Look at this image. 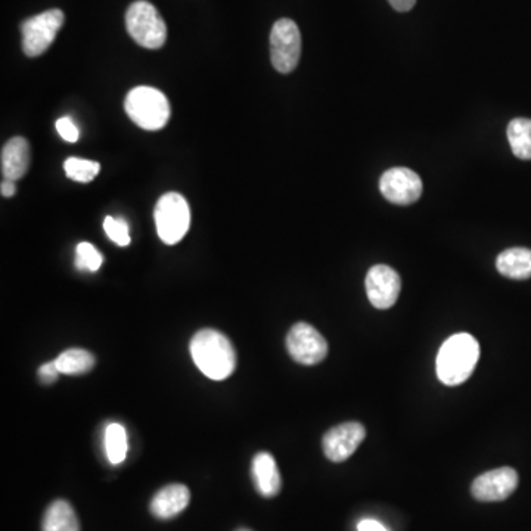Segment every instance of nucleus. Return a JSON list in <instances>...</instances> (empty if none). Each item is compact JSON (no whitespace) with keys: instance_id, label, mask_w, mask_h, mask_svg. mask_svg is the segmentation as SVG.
<instances>
[{"instance_id":"1","label":"nucleus","mask_w":531,"mask_h":531,"mask_svg":"<svg viewBox=\"0 0 531 531\" xmlns=\"http://www.w3.org/2000/svg\"><path fill=\"white\" fill-rule=\"evenodd\" d=\"M189 350L195 365L210 380L223 381L234 374V344L222 332L216 329H201L192 337Z\"/></svg>"},{"instance_id":"2","label":"nucleus","mask_w":531,"mask_h":531,"mask_svg":"<svg viewBox=\"0 0 531 531\" xmlns=\"http://www.w3.org/2000/svg\"><path fill=\"white\" fill-rule=\"evenodd\" d=\"M480 359V344L467 332L452 335L437 354V377L449 387L464 384Z\"/></svg>"},{"instance_id":"3","label":"nucleus","mask_w":531,"mask_h":531,"mask_svg":"<svg viewBox=\"0 0 531 531\" xmlns=\"http://www.w3.org/2000/svg\"><path fill=\"white\" fill-rule=\"evenodd\" d=\"M124 110L133 123L151 132L163 129L172 114L167 96L151 86H138L130 90L124 101Z\"/></svg>"},{"instance_id":"4","label":"nucleus","mask_w":531,"mask_h":531,"mask_svg":"<svg viewBox=\"0 0 531 531\" xmlns=\"http://www.w3.org/2000/svg\"><path fill=\"white\" fill-rule=\"evenodd\" d=\"M126 29L142 48L160 49L167 40V26L152 3L136 0L126 12Z\"/></svg>"},{"instance_id":"5","label":"nucleus","mask_w":531,"mask_h":531,"mask_svg":"<svg viewBox=\"0 0 531 531\" xmlns=\"http://www.w3.org/2000/svg\"><path fill=\"white\" fill-rule=\"evenodd\" d=\"M158 236L167 245L182 241L191 225V210L182 195L169 192L157 201L154 210Z\"/></svg>"},{"instance_id":"6","label":"nucleus","mask_w":531,"mask_h":531,"mask_svg":"<svg viewBox=\"0 0 531 531\" xmlns=\"http://www.w3.org/2000/svg\"><path fill=\"white\" fill-rule=\"evenodd\" d=\"M301 57V34L290 18H282L270 31V59L273 67L282 74L293 73Z\"/></svg>"},{"instance_id":"7","label":"nucleus","mask_w":531,"mask_h":531,"mask_svg":"<svg viewBox=\"0 0 531 531\" xmlns=\"http://www.w3.org/2000/svg\"><path fill=\"white\" fill-rule=\"evenodd\" d=\"M64 21L65 15L61 9H49L24 21L21 24L24 54L30 58L45 54L64 26Z\"/></svg>"},{"instance_id":"8","label":"nucleus","mask_w":531,"mask_h":531,"mask_svg":"<svg viewBox=\"0 0 531 531\" xmlns=\"http://www.w3.org/2000/svg\"><path fill=\"white\" fill-rule=\"evenodd\" d=\"M287 350L295 362L313 366L328 356V343L318 329L306 322H298L288 332Z\"/></svg>"},{"instance_id":"9","label":"nucleus","mask_w":531,"mask_h":531,"mask_svg":"<svg viewBox=\"0 0 531 531\" xmlns=\"http://www.w3.org/2000/svg\"><path fill=\"white\" fill-rule=\"evenodd\" d=\"M380 191L390 203L411 206L421 198L422 180L411 169L394 167L381 176Z\"/></svg>"},{"instance_id":"10","label":"nucleus","mask_w":531,"mask_h":531,"mask_svg":"<svg viewBox=\"0 0 531 531\" xmlns=\"http://www.w3.org/2000/svg\"><path fill=\"white\" fill-rule=\"evenodd\" d=\"M518 481V472L509 467L487 471L475 478L471 495L475 501L502 502L517 490Z\"/></svg>"},{"instance_id":"11","label":"nucleus","mask_w":531,"mask_h":531,"mask_svg":"<svg viewBox=\"0 0 531 531\" xmlns=\"http://www.w3.org/2000/svg\"><path fill=\"white\" fill-rule=\"evenodd\" d=\"M366 294L375 309L387 310L399 300L402 281L390 266L377 265L369 269L365 281Z\"/></svg>"},{"instance_id":"12","label":"nucleus","mask_w":531,"mask_h":531,"mask_svg":"<svg viewBox=\"0 0 531 531\" xmlns=\"http://www.w3.org/2000/svg\"><path fill=\"white\" fill-rule=\"evenodd\" d=\"M365 437L366 430L360 422H344L331 428L322 440L326 458L335 464L347 461Z\"/></svg>"},{"instance_id":"13","label":"nucleus","mask_w":531,"mask_h":531,"mask_svg":"<svg viewBox=\"0 0 531 531\" xmlns=\"http://www.w3.org/2000/svg\"><path fill=\"white\" fill-rule=\"evenodd\" d=\"M189 502H191V492L188 487L183 484H169L160 492L155 493L149 509L154 517L160 520H170L185 511Z\"/></svg>"},{"instance_id":"14","label":"nucleus","mask_w":531,"mask_h":531,"mask_svg":"<svg viewBox=\"0 0 531 531\" xmlns=\"http://www.w3.org/2000/svg\"><path fill=\"white\" fill-rule=\"evenodd\" d=\"M251 472H253L254 486L263 498H275L279 495L282 478L275 458L270 453H257L253 459Z\"/></svg>"},{"instance_id":"15","label":"nucleus","mask_w":531,"mask_h":531,"mask_svg":"<svg viewBox=\"0 0 531 531\" xmlns=\"http://www.w3.org/2000/svg\"><path fill=\"white\" fill-rule=\"evenodd\" d=\"M2 175L5 179H23L30 167V145L26 139L17 136L9 139L2 148Z\"/></svg>"},{"instance_id":"16","label":"nucleus","mask_w":531,"mask_h":531,"mask_svg":"<svg viewBox=\"0 0 531 531\" xmlns=\"http://www.w3.org/2000/svg\"><path fill=\"white\" fill-rule=\"evenodd\" d=\"M496 267L502 276L514 281L531 278V250L529 248H508L499 254Z\"/></svg>"},{"instance_id":"17","label":"nucleus","mask_w":531,"mask_h":531,"mask_svg":"<svg viewBox=\"0 0 531 531\" xmlns=\"http://www.w3.org/2000/svg\"><path fill=\"white\" fill-rule=\"evenodd\" d=\"M42 531H80L79 518L67 501H55L46 509Z\"/></svg>"},{"instance_id":"18","label":"nucleus","mask_w":531,"mask_h":531,"mask_svg":"<svg viewBox=\"0 0 531 531\" xmlns=\"http://www.w3.org/2000/svg\"><path fill=\"white\" fill-rule=\"evenodd\" d=\"M509 145L515 157L520 160H531V120L530 118H515L509 123L508 130Z\"/></svg>"},{"instance_id":"19","label":"nucleus","mask_w":531,"mask_h":531,"mask_svg":"<svg viewBox=\"0 0 531 531\" xmlns=\"http://www.w3.org/2000/svg\"><path fill=\"white\" fill-rule=\"evenodd\" d=\"M55 363L61 374L82 375L95 368L96 359L88 350L70 349L59 354Z\"/></svg>"},{"instance_id":"20","label":"nucleus","mask_w":531,"mask_h":531,"mask_svg":"<svg viewBox=\"0 0 531 531\" xmlns=\"http://www.w3.org/2000/svg\"><path fill=\"white\" fill-rule=\"evenodd\" d=\"M105 450L108 461L113 465L121 464L127 455V433L121 424H110L105 431Z\"/></svg>"},{"instance_id":"21","label":"nucleus","mask_w":531,"mask_h":531,"mask_svg":"<svg viewBox=\"0 0 531 531\" xmlns=\"http://www.w3.org/2000/svg\"><path fill=\"white\" fill-rule=\"evenodd\" d=\"M65 175L68 179L79 183H89L101 172V164L83 158L70 157L64 163Z\"/></svg>"},{"instance_id":"22","label":"nucleus","mask_w":531,"mask_h":531,"mask_svg":"<svg viewBox=\"0 0 531 531\" xmlns=\"http://www.w3.org/2000/svg\"><path fill=\"white\" fill-rule=\"evenodd\" d=\"M104 263L102 254L89 242H80L76 248V267L83 272H96Z\"/></svg>"},{"instance_id":"23","label":"nucleus","mask_w":531,"mask_h":531,"mask_svg":"<svg viewBox=\"0 0 531 531\" xmlns=\"http://www.w3.org/2000/svg\"><path fill=\"white\" fill-rule=\"evenodd\" d=\"M104 231L111 241L116 242L118 247H127L130 244L129 226L126 220L107 216L104 220Z\"/></svg>"},{"instance_id":"24","label":"nucleus","mask_w":531,"mask_h":531,"mask_svg":"<svg viewBox=\"0 0 531 531\" xmlns=\"http://www.w3.org/2000/svg\"><path fill=\"white\" fill-rule=\"evenodd\" d=\"M57 132L64 141L74 144V142L79 141L80 130L76 126L73 120L70 117H61L57 121Z\"/></svg>"},{"instance_id":"25","label":"nucleus","mask_w":531,"mask_h":531,"mask_svg":"<svg viewBox=\"0 0 531 531\" xmlns=\"http://www.w3.org/2000/svg\"><path fill=\"white\" fill-rule=\"evenodd\" d=\"M59 372L57 363L49 362L39 368V380L43 384H54L58 380Z\"/></svg>"},{"instance_id":"26","label":"nucleus","mask_w":531,"mask_h":531,"mask_svg":"<svg viewBox=\"0 0 531 531\" xmlns=\"http://www.w3.org/2000/svg\"><path fill=\"white\" fill-rule=\"evenodd\" d=\"M357 530L359 531H388L383 524L377 520H362L357 524Z\"/></svg>"},{"instance_id":"27","label":"nucleus","mask_w":531,"mask_h":531,"mask_svg":"<svg viewBox=\"0 0 531 531\" xmlns=\"http://www.w3.org/2000/svg\"><path fill=\"white\" fill-rule=\"evenodd\" d=\"M388 2L397 12H408L415 6L416 0H388Z\"/></svg>"},{"instance_id":"28","label":"nucleus","mask_w":531,"mask_h":531,"mask_svg":"<svg viewBox=\"0 0 531 531\" xmlns=\"http://www.w3.org/2000/svg\"><path fill=\"white\" fill-rule=\"evenodd\" d=\"M0 192H2L3 197H14L15 192H17L14 180L3 179L2 185H0Z\"/></svg>"},{"instance_id":"29","label":"nucleus","mask_w":531,"mask_h":531,"mask_svg":"<svg viewBox=\"0 0 531 531\" xmlns=\"http://www.w3.org/2000/svg\"><path fill=\"white\" fill-rule=\"evenodd\" d=\"M236 531H251V530H248V529H239V530H236Z\"/></svg>"}]
</instances>
